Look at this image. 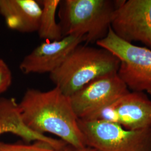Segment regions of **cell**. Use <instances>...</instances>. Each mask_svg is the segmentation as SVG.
<instances>
[{
	"label": "cell",
	"mask_w": 151,
	"mask_h": 151,
	"mask_svg": "<svg viewBox=\"0 0 151 151\" xmlns=\"http://www.w3.org/2000/svg\"><path fill=\"white\" fill-rule=\"evenodd\" d=\"M120 60L118 75L129 90L151 95V50L123 40L110 29L108 35L97 42Z\"/></svg>",
	"instance_id": "4"
},
{
	"label": "cell",
	"mask_w": 151,
	"mask_h": 151,
	"mask_svg": "<svg viewBox=\"0 0 151 151\" xmlns=\"http://www.w3.org/2000/svg\"><path fill=\"white\" fill-rule=\"evenodd\" d=\"M70 146V148L66 146L63 151H97L95 149L87 146L83 148H75L72 146Z\"/></svg>",
	"instance_id": "15"
},
{
	"label": "cell",
	"mask_w": 151,
	"mask_h": 151,
	"mask_svg": "<svg viewBox=\"0 0 151 151\" xmlns=\"http://www.w3.org/2000/svg\"><path fill=\"white\" fill-rule=\"evenodd\" d=\"M111 28L123 40L139 42L151 50V0H122Z\"/></svg>",
	"instance_id": "7"
},
{
	"label": "cell",
	"mask_w": 151,
	"mask_h": 151,
	"mask_svg": "<svg viewBox=\"0 0 151 151\" xmlns=\"http://www.w3.org/2000/svg\"><path fill=\"white\" fill-rule=\"evenodd\" d=\"M42 11L35 0H0V14L7 26L19 32H38Z\"/></svg>",
	"instance_id": "11"
},
{
	"label": "cell",
	"mask_w": 151,
	"mask_h": 151,
	"mask_svg": "<svg viewBox=\"0 0 151 151\" xmlns=\"http://www.w3.org/2000/svg\"><path fill=\"white\" fill-rule=\"evenodd\" d=\"M85 42L79 35L65 37L60 40L42 43L26 55L20 64L24 74L52 73L58 68L76 47Z\"/></svg>",
	"instance_id": "8"
},
{
	"label": "cell",
	"mask_w": 151,
	"mask_h": 151,
	"mask_svg": "<svg viewBox=\"0 0 151 151\" xmlns=\"http://www.w3.org/2000/svg\"><path fill=\"white\" fill-rule=\"evenodd\" d=\"M18 107L24 123L33 132L54 134L73 147H86L70 97L57 87L47 91L28 89Z\"/></svg>",
	"instance_id": "1"
},
{
	"label": "cell",
	"mask_w": 151,
	"mask_h": 151,
	"mask_svg": "<svg viewBox=\"0 0 151 151\" xmlns=\"http://www.w3.org/2000/svg\"><path fill=\"white\" fill-rule=\"evenodd\" d=\"M122 0H63L58 17L63 37L79 35L85 43H96L111 28L114 12Z\"/></svg>",
	"instance_id": "3"
},
{
	"label": "cell",
	"mask_w": 151,
	"mask_h": 151,
	"mask_svg": "<svg viewBox=\"0 0 151 151\" xmlns=\"http://www.w3.org/2000/svg\"><path fill=\"white\" fill-rule=\"evenodd\" d=\"M129 91L118 73H114L91 81L70 97L78 119L89 120Z\"/></svg>",
	"instance_id": "6"
},
{
	"label": "cell",
	"mask_w": 151,
	"mask_h": 151,
	"mask_svg": "<svg viewBox=\"0 0 151 151\" xmlns=\"http://www.w3.org/2000/svg\"><path fill=\"white\" fill-rule=\"evenodd\" d=\"M64 149L57 150L48 143L42 141H36L32 145L0 142V151H63Z\"/></svg>",
	"instance_id": "13"
},
{
	"label": "cell",
	"mask_w": 151,
	"mask_h": 151,
	"mask_svg": "<svg viewBox=\"0 0 151 151\" xmlns=\"http://www.w3.org/2000/svg\"><path fill=\"white\" fill-rule=\"evenodd\" d=\"M86 146L97 151H151V128L130 130L120 124L78 119Z\"/></svg>",
	"instance_id": "5"
},
{
	"label": "cell",
	"mask_w": 151,
	"mask_h": 151,
	"mask_svg": "<svg viewBox=\"0 0 151 151\" xmlns=\"http://www.w3.org/2000/svg\"><path fill=\"white\" fill-rule=\"evenodd\" d=\"M42 7V15L38 28L39 38L47 40L56 41L63 38L61 29L56 22L55 14L60 0L38 1Z\"/></svg>",
	"instance_id": "12"
},
{
	"label": "cell",
	"mask_w": 151,
	"mask_h": 151,
	"mask_svg": "<svg viewBox=\"0 0 151 151\" xmlns=\"http://www.w3.org/2000/svg\"><path fill=\"white\" fill-rule=\"evenodd\" d=\"M119 65V59L107 50L80 44L50 73V78L55 87L70 97L91 81L118 73Z\"/></svg>",
	"instance_id": "2"
},
{
	"label": "cell",
	"mask_w": 151,
	"mask_h": 151,
	"mask_svg": "<svg viewBox=\"0 0 151 151\" xmlns=\"http://www.w3.org/2000/svg\"><path fill=\"white\" fill-rule=\"evenodd\" d=\"M7 133L17 135L27 142H44L60 150H63L67 145L61 139L40 134L29 129L22 120L15 99L0 98V135Z\"/></svg>",
	"instance_id": "10"
},
{
	"label": "cell",
	"mask_w": 151,
	"mask_h": 151,
	"mask_svg": "<svg viewBox=\"0 0 151 151\" xmlns=\"http://www.w3.org/2000/svg\"><path fill=\"white\" fill-rule=\"evenodd\" d=\"M119 124L130 130L151 128V100L144 92H129L114 103Z\"/></svg>",
	"instance_id": "9"
},
{
	"label": "cell",
	"mask_w": 151,
	"mask_h": 151,
	"mask_svg": "<svg viewBox=\"0 0 151 151\" xmlns=\"http://www.w3.org/2000/svg\"><path fill=\"white\" fill-rule=\"evenodd\" d=\"M12 83V73L4 60L0 58V94L6 91Z\"/></svg>",
	"instance_id": "14"
}]
</instances>
